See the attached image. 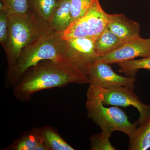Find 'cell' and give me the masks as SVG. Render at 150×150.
Listing matches in <instances>:
<instances>
[{"instance_id": "cell-1", "label": "cell", "mask_w": 150, "mask_h": 150, "mask_svg": "<svg viewBox=\"0 0 150 150\" xmlns=\"http://www.w3.org/2000/svg\"><path fill=\"white\" fill-rule=\"evenodd\" d=\"M72 83H88V79L64 62L44 60L23 74L13 87V94L20 101L26 102L37 92Z\"/></svg>"}, {"instance_id": "cell-2", "label": "cell", "mask_w": 150, "mask_h": 150, "mask_svg": "<svg viewBox=\"0 0 150 150\" xmlns=\"http://www.w3.org/2000/svg\"><path fill=\"white\" fill-rule=\"evenodd\" d=\"M68 48L67 41L62 34L53 30L46 33L23 50L15 64L7 71L5 85L13 87L28 69L41 61L51 60L68 64Z\"/></svg>"}, {"instance_id": "cell-3", "label": "cell", "mask_w": 150, "mask_h": 150, "mask_svg": "<svg viewBox=\"0 0 150 150\" xmlns=\"http://www.w3.org/2000/svg\"><path fill=\"white\" fill-rule=\"evenodd\" d=\"M9 31L5 51L7 59L8 71L15 64L20 55L33 41L50 31L48 23L43 21L30 10L23 15H10Z\"/></svg>"}, {"instance_id": "cell-4", "label": "cell", "mask_w": 150, "mask_h": 150, "mask_svg": "<svg viewBox=\"0 0 150 150\" xmlns=\"http://www.w3.org/2000/svg\"><path fill=\"white\" fill-rule=\"evenodd\" d=\"M86 107L88 116L99 126L104 135L111 137L114 131L122 132L129 137L137 127L132 123L125 112L117 106L106 107L100 97L97 87L89 85L87 92Z\"/></svg>"}, {"instance_id": "cell-5", "label": "cell", "mask_w": 150, "mask_h": 150, "mask_svg": "<svg viewBox=\"0 0 150 150\" xmlns=\"http://www.w3.org/2000/svg\"><path fill=\"white\" fill-rule=\"evenodd\" d=\"M108 21L109 14L103 9L99 0H95L87 12L73 22L62 33V38L66 40L79 38L96 40L106 29Z\"/></svg>"}, {"instance_id": "cell-6", "label": "cell", "mask_w": 150, "mask_h": 150, "mask_svg": "<svg viewBox=\"0 0 150 150\" xmlns=\"http://www.w3.org/2000/svg\"><path fill=\"white\" fill-rule=\"evenodd\" d=\"M67 40V64L77 72L88 78L90 68L100 57L96 51V40L79 38Z\"/></svg>"}, {"instance_id": "cell-7", "label": "cell", "mask_w": 150, "mask_h": 150, "mask_svg": "<svg viewBox=\"0 0 150 150\" xmlns=\"http://www.w3.org/2000/svg\"><path fill=\"white\" fill-rule=\"evenodd\" d=\"M97 87L100 97L104 105L122 107L132 106L136 108L140 114L137 121L138 124L145 122L150 118V104L143 103L133 89L125 87L105 89Z\"/></svg>"}, {"instance_id": "cell-8", "label": "cell", "mask_w": 150, "mask_h": 150, "mask_svg": "<svg viewBox=\"0 0 150 150\" xmlns=\"http://www.w3.org/2000/svg\"><path fill=\"white\" fill-rule=\"evenodd\" d=\"M88 79L89 85L105 89L125 87L134 89L136 81L135 77L123 76L116 74L101 57L90 68Z\"/></svg>"}, {"instance_id": "cell-9", "label": "cell", "mask_w": 150, "mask_h": 150, "mask_svg": "<svg viewBox=\"0 0 150 150\" xmlns=\"http://www.w3.org/2000/svg\"><path fill=\"white\" fill-rule=\"evenodd\" d=\"M149 56L150 38L144 39L139 36L125 42L116 50L101 56V58L110 64L133 60L137 57L145 58Z\"/></svg>"}, {"instance_id": "cell-10", "label": "cell", "mask_w": 150, "mask_h": 150, "mask_svg": "<svg viewBox=\"0 0 150 150\" xmlns=\"http://www.w3.org/2000/svg\"><path fill=\"white\" fill-rule=\"evenodd\" d=\"M112 33L124 42L140 36V25L123 14H109L107 27Z\"/></svg>"}, {"instance_id": "cell-11", "label": "cell", "mask_w": 150, "mask_h": 150, "mask_svg": "<svg viewBox=\"0 0 150 150\" xmlns=\"http://www.w3.org/2000/svg\"><path fill=\"white\" fill-rule=\"evenodd\" d=\"M72 23L71 0H60L48 22L49 26L55 32L62 34L69 27Z\"/></svg>"}, {"instance_id": "cell-12", "label": "cell", "mask_w": 150, "mask_h": 150, "mask_svg": "<svg viewBox=\"0 0 150 150\" xmlns=\"http://www.w3.org/2000/svg\"><path fill=\"white\" fill-rule=\"evenodd\" d=\"M129 138L128 149L146 150L150 149V118L139 124Z\"/></svg>"}, {"instance_id": "cell-13", "label": "cell", "mask_w": 150, "mask_h": 150, "mask_svg": "<svg viewBox=\"0 0 150 150\" xmlns=\"http://www.w3.org/2000/svg\"><path fill=\"white\" fill-rule=\"evenodd\" d=\"M125 43L107 27L95 40L96 51L97 55L101 57L116 50Z\"/></svg>"}, {"instance_id": "cell-14", "label": "cell", "mask_w": 150, "mask_h": 150, "mask_svg": "<svg viewBox=\"0 0 150 150\" xmlns=\"http://www.w3.org/2000/svg\"><path fill=\"white\" fill-rule=\"evenodd\" d=\"M44 140L41 129L34 128L25 133L6 149L12 150H35L38 145Z\"/></svg>"}, {"instance_id": "cell-15", "label": "cell", "mask_w": 150, "mask_h": 150, "mask_svg": "<svg viewBox=\"0 0 150 150\" xmlns=\"http://www.w3.org/2000/svg\"><path fill=\"white\" fill-rule=\"evenodd\" d=\"M60 0H29L30 7L43 21L51 19Z\"/></svg>"}, {"instance_id": "cell-16", "label": "cell", "mask_w": 150, "mask_h": 150, "mask_svg": "<svg viewBox=\"0 0 150 150\" xmlns=\"http://www.w3.org/2000/svg\"><path fill=\"white\" fill-rule=\"evenodd\" d=\"M44 139L50 150H74L55 130L49 126L41 128Z\"/></svg>"}, {"instance_id": "cell-17", "label": "cell", "mask_w": 150, "mask_h": 150, "mask_svg": "<svg viewBox=\"0 0 150 150\" xmlns=\"http://www.w3.org/2000/svg\"><path fill=\"white\" fill-rule=\"evenodd\" d=\"M119 71L129 76L135 77L139 70H150V56L137 60H131L118 64Z\"/></svg>"}, {"instance_id": "cell-18", "label": "cell", "mask_w": 150, "mask_h": 150, "mask_svg": "<svg viewBox=\"0 0 150 150\" xmlns=\"http://www.w3.org/2000/svg\"><path fill=\"white\" fill-rule=\"evenodd\" d=\"M4 10L10 15H23L30 10L29 0H1Z\"/></svg>"}, {"instance_id": "cell-19", "label": "cell", "mask_w": 150, "mask_h": 150, "mask_svg": "<svg viewBox=\"0 0 150 150\" xmlns=\"http://www.w3.org/2000/svg\"><path fill=\"white\" fill-rule=\"evenodd\" d=\"M95 1V0H71V13L72 23L84 15Z\"/></svg>"}, {"instance_id": "cell-20", "label": "cell", "mask_w": 150, "mask_h": 150, "mask_svg": "<svg viewBox=\"0 0 150 150\" xmlns=\"http://www.w3.org/2000/svg\"><path fill=\"white\" fill-rule=\"evenodd\" d=\"M110 137L104 135L102 132L92 136L90 141L91 150H115L116 148L112 146L110 142Z\"/></svg>"}, {"instance_id": "cell-21", "label": "cell", "mask_w": 150, "mask_h": 150, "mask_svg": "<svg viewBox=\"0 0 150 150\" xmlns=\"http://www.w3.org/2000/svg\"><path fill=\"white\" fill-rule=\"evenodd\" d=\"M9 31V15L4 9L0 10V42L4 51L6 49Z\"/></svg>"}]
</instances>
